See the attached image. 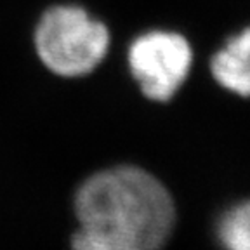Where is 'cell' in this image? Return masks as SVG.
<instances>
[{"instance_id": "6da1fadb", "label": "cell", "mask_w": 250, "mask_h": 250, "mask_svg": "<svg viewBox=\"0 0 250 250\" xmlns=\"http://www.w3.org/2000/svg\"><path fill=\"white\" fill-rule=\"evenodd\" d=\"M73 205L78 229L71 250H162L176 223L167 188L130 165L87 177Z\"/></svg>"}, {"instance_id": "7a4b0ae2", "label": "cell", "mask_w": 250, "mask_h": 250, "mask_svg": "<svg viewBox=\"0 0 250 250\" xmlns=\"http://www.w3.org/2000/svg\"><path fill=\"white\" fill-rule=\"evenodd\" d=\"M33 43L47 70L59 77L75 78L96 70L106 58L109 31L82 5L58 4L42 14Z\"/></svg>"}, {"instance_id": "3957f363", "label": "cell", "mask_w": 250, "mask_h": 250, "mask_svg": "<svg viewBox=\"0 0 250 250\" xmlns=\"http://www.w3.org/2000/svg\"><path fill=\"white\" fill-rule=\"evenodd\" d=\"M127 62L141 92L151 101H168L186 82L193 49L181 33L151 30L129 45Z\"/></svg>"}, {"instance_id": "277c9868", "label": "cell", "mask_w": 250, "mask_h": 250, "mask_svg": "<svg viewBox=\"0 0 250 250\" xmlns=\"http://www.w3.org/2000/svg\"><path fill=\"white\" fill-rule=\"evenodd\" d=\"M210 70L221 87L250 98V28L231 37L214 54Z\"/></svg>"}, {"instance_id": "5b68a950", "label": "cell", "mask_w": 250, "mask_h": 250, "mask_svg": "<svg viewBox=\"0 0 250 250\" xmlns=\"http://www.w3.org/2000/svg\"><path fill=\"white\" fill-rule=\"evenodd\" d=\"M215 236L223 250H250V200L234 203L223 212Z\"/></svg>"}]
</instances>
